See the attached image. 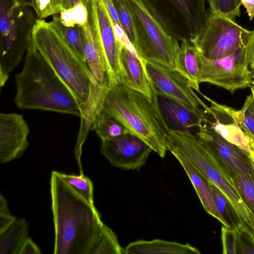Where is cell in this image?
<instances>
[{
  "mask_svg": "<svg viewBox=\"0 0 254 254\" xmlns=\"http://www.w3.org/2000/svg\"><path fill=\"white\" fill-rule=\"evenodd\" d=\"M50 193L55 230L54 254H89L104 224L99 213L57 171L51 174Z\"/></svg>",
  "mask_w": 254,
  "mask_h": 254,
  "instance_id": "6da1fadb",
  "label": "cell"
},
{
  "mask_svg": "<svg viewBox=\"0 0 254 254\" xmlns=\"http://www.w3.org/2000/svg\"><path fill=\"white\" fill-rule=\"evenodd\" d=\"M14 101L20 109L38 110L81 116L74 97L32 43L21 71L15 76Z\"/></svg>",
  "mask_w": 254,
  "mask_h": 254,
  "instance_id": "7a4b0ae2",
  "label": "cell"
},
{
  "mask_svg": "<svg viewBox=\"0 0 254 254\" xmlns=\"http://www.w3.org/2000/svg\"><path fill=\"white\" fill-rule=\"evenodd\" d=\"M32 43L72 94L81 113L89 97L90 73L85 59L67 41L60 16L53 15L49 21L38 18Z\"/></svg>",
  "mask_w": 254,
  "mask_h": 254,
  "instance_id": "3957f363",
  "label": "cell"
},
{
  "mask_svg": "<svg viewBox=\"0 0 254 254\" xmlns=\"http://www.w3.org/2000/svg\"><path fill=\"white\" fill-rule=\"evenodd\" d=\"M102 108L130 133L147 143L159 156L165 157L166 134L152 101L138 92L117 85L109 88Z\"/></svg>",
  "mask_w": 254,
  "mask_h": 254,
  "instance_id": "277c9868",
  "label": "cell"
},
{
  "mask_svg": "<svg viewBox=\"0 0 254 254\" xmlns=\"http://www.w3.org/2000/svg\"><path fill=\"white\" fill-rule=\"evenodd\" d=\"M166 141L178 148L208 181L232 204L243 223L254 236V215L244 202L233 179L224 170L196 134L187 130H171Z\"/></svg>",
  "mask_w": 254,
  "mask_h": 254,
  "instance_id": "5b68a950",
  "label": "cell"
},
{
  "mask_svg": "<svg viewBox=\"0 0 254 254\" xmlns=\"http://www.w3.org/2000/svg\"><path fill=\"white\" fill-rule=\"evenodd\" d=\"M0 86L20 63L32 41L33 28L38 19L34 9L15 0H0Z\"/></svg>",
  "mask_w": 254,
  "mask_h": 254,
  "instance_id": "8992f818",
  "label": "cell"
},
{
  "mask_svg": "<svg viewBox=\"0 0 254 254\" xmlns=\"http://www.w3.org/2000/svg\"><path fill=\"white\" fill-rule=\"evenodd\" d=\"M131 19L133 46L140 60L176 69L180 50L178 41L168 35L138 0H121Z\"/></svg>",
  "mask_w": 254,
  "mask_h": 254,
  "instance_id": "52a82bcc",
  "label": "cell"
},
{
  "mask_svg": "<svg viewBox=\"0 0 254 254\" xmlns=\"http://www.w3.org/2000/svg\"><path fill=\"white\" fill-rule=\"evenodd\" d=\"M165 31L177 41L192 44L205 27L207 0H138Z\"/></svg>",
  "mask_w": 254,
  "mask_h": 254,
  "instance_id": "ba28073f",
  "label": "cell"
},
{
  "mask_svg": "<svg viewBox=\"0 0 254 254\" xmlns=\"http://www.w3.org/2000/svg\"><path fill=\"white\" fill-rule=\"evenodd\" d=\"M251 33L235 20L209 12L205 27L192 45L203 57L219 59L244 48Z\"/></svg>",
  "mask_w": 254,
  "mask_h": 254,
  "instance_id": "9c48e42d",
  "label": "cell"
},
{
  "mask_svg": "<svg viewBox=\"0 0 254 254\" xmlns=\"http://www.w3.org/2000/svg\"><path fill=\"white\" fill-rule=\"evenodd\" d=\"M85 6L89 14V23L101 45L108 74L110 87L125 85L127 75L122 53L123 45L117 39L113 20L104 0H87Z\"/></svg>",
  "mask_w": 254,
  "mask_h": 254,
  "instance_id": "30bf717a",
  "label": "cell"
},
{
  "mask_svg": "<svg viewBox=\"0 0 254 254\" xmlns=\"http://www.w3.org/2000/svg\"><path fill=\"white\" fill-rule=\"evenodd\" d=\"M197 56L200 83H208L231 93L252 85L254 76L246 63L244 48L219 59H206L198 53Z\"/></svg>",
  "mask_w": 254,
  "mask_h": 254,
  "instance_id": "8fae6325",
  "label": "cell"
},
{
  "mask_svg": "<svg viewBox=\"0 0 254 254\" xmlns=\"http://www.w3.org/2000/svg\"><path fill=\"white\" fill-rule=\"evenodd\" d=\"M140 60L154 94L174 100L196 113L209 114L210 107L178 71L153 62Z\"/></svg>",
  "mask_w": 254,
  "mask_h": 254,
  "instance_id": "7c38bea8",
  "label": "cell"
},
{
  "mask_svg": "<svg viewBox=\"0 0 254 254\" xmlns=\"http://www.w3.org/2000/svg\"><path fill=\"white\" fill-rule=\"evenodd\" d=\"M198 129L195 134L232 179L239 175H254V162L249 153L226 140L206 124Z\"/></svg>",
  "mask_w": 254,
  "mask_h": 254,
  "instance_id": "4fadbf2b",
  "label": "cell"
},
{
  "mask_svg": "<svg viewBox=\"0 0 254 254\" xmlns=\"http://www.w3.org/2000/svg\"><path fill=\"white\" fill-rule=\"evenodd\" d=\"M80 27L83 39L84 59L91 75V86L87 108L92 111L100 109L110 88L103 51L89 22Z\"/></svg>",
  "mask_w": 254,
  "mask_h": 254,
  "instance_id": "5bb4252c",
  "label": "cell"
},
{
  "mask_svg": "<svg viewBox=\"0 0 254 254\" xmlns=\"http://www.w3.org/2000/svg\"><path fill=\"white\" fill-rule=\"evenodd\" d=\"M152 151L147 143L131 133L102 141L100 147L101 152L112 166L125 170L141 167Z\"/></svg>",
  "mask_w": 254,
  "mask_h": 254,
  "instance_id": "9a60e30c",
  "label": "cell"
},
{
  "mask_svg": "<svg viewBox=\"0 0 254 254\" xmlns=\"http://www.w3.org/2000/svg\"><path fill=\"white\" fill-rule=\"evenodd\" d=\"M29 128L23 116L15 113L0 114V162L19 157L29 146Z\"/></svg>",
  "mask_w": 254,
  "mask_h": 254,
  "instance_id": "2e32d148",
  "label": "cell"
},
{
  "mask_svg": "<svg viewBox=\"0 0 254 254\" xmlns=\"http://www.w3.org/2000/svg\"><path fill=\"white\" fill-rule=\"evenodd\" d=\"M152 101L166 134L171 130L190 131L207 123L205 113L194 112L170 98L153 94Z\"/></svg>",
  "mask_w": 254,
  "mask_h": 254,
  "instance_id": "e0dca14e",
  "label": "cell"
},
{
  "mask_svg": "<svg viewBox=\"0 0 254 254\" xmlns=\"http://www.w3.org/2000/svg\"><path fill=\"white\" fill-rule=\"evenodd\" d=\"M165 144L167 150L170 151L182 165L205 210L220 221L223 226L227 227L226 223L216 207L208 181L178 148L167 142H165Z\"/></svg>",
  "mask_w": 254,
  "mask_h": 254,
  "instance_id": "ac0fdd59",
  "label": "cell"
},
{
  "mask_svg": "<svg viewBox=\"0 0 254 254\" xmlns=\"http://www.w3.org/2000/svg\"><path fill=\"white\" fill-rule=\"evenodd\" d=\"M199 251L188 243L182 244L156 239L138 240L129 243L123 250L125 254H200Z\"/></svg>",
  "mask_w": 254,
  "mask_h": 254,
  "instance_id": "d6986e66",
  "label": "cell"
},
{
  "mask_svg": "<svg viewBox=\"0 0 254 254\" xmlns=\"http://www.w3.org/2000/svg\"><path fill=\"white\" fill-rule=\"evenodd\" d=\"M122 58L127 75L124 86L143 94L152 101L153 94L138 56L123 46Z\"/></svg>",
  "mask_w": 254,
  "mask_h": 254,
  "instance_id": "ffe728a7",
  "label": "cell"
},
{
  "mask_svg": "<svg viewBox=\"0 0 254 254\" xmlns=\"http://www.w3.org/2000/svg\"><path fill=\"white\" fill-rule=\"evenodd\" d=\"M199 64L195 47L189 41H181L178 54L176 70L187 78L192 88L199 93Z\"/></svg>",
  "mask_w": 254,
  "mask_h": 254,
  "instance_id": "44dd1931",
  "label": "cell"
},
{
  "mask_svg": "<svg viewBox=\"0 0 254 254\" xmlns=\"http://www.w3.org/2000/svg\"><path fill=\"white\" fill-rule=\"evenodd\" d=\"M220 106V105H219ZM214 122H210L209 127L230 143L250 153V137L242 129L238 123L230 116V121H222L212 115Z\"/></svg>",
  "mask_w": 254,
  "mask_h": 254,
  "instance_id": "7402d4cb",
  "label": "cell"
},
{
  "mask_svg": "<svg viewBox=\"0 0 254 254\" xmlns=\"http://www.w3.org/2000/svg\"><path fill=\"white\" fill-rule=\"evenodd\" d=\"M28 238V223L24 218L16 219L0 234V254H19L21 246Z\"/></svg>",
  "mask_w": 254,
  "mask_h": 254,
  "instance_id": "603a6c76",
  "label": "cell"
},
{
  "mask_svg": "<svg viewBox=\"0 0 254 254\" xmlns=\"http://www.w3.org/2000/svg\"><path fill=\"white\" fill-rule=\"evenodd\" d=\"M90 129L95 131L102 141L130 133L123 124L102 108L96 115Z\"/></svg>",
  "mask_w": 254,
  "mask_h": 254,
  "instance_id": "cb8c5ba5",
  "label": "cell"
},
{
  "mask_svg": "<svg viewBox=\"0 0 254 254\" xmlns=\"http://www.w3.org/2000/svg\"><path fill=\"white\" fill-rule=\"evenodd\" d=\"M220 107L242 129L254 140V96L248 95L242 108L236 110L230 107L219 104Z\"/></svg>",
  "mask_w": 254,
  "mask_h": 254,
  "instance_id": "d4e9b609",
  "label": "cell"
},
{
  "mask_svg": "<svg viewBox=\"0 0 254 254\" xmlns=\"http://www.w3.org/2000/svg\"><path fill=\"white\" fill-rule=\"evenodd\" d=\"M208 183L216 207L227 227L236 229L243 224L236 209L224 193L213 184L210 182Z\"/></svg>",
  "mask_w": 254,
  "mask_h": 254,
  "instance_id": "484cf974",
  "label": "cell"
},
{
  "mask_svg": "<svg viewBox=\"0 0 254 254\" xmlns=\"http://www.w3.org/2000/svg\"><path fill=\"white\" fill-rule=\"evenodd\" d=\"M124 249L113 230L104 224L101 226L89 254H122Z\"/></svg>",
  "mask_w": 254,
  "mask_h": 254,
  "instance_id": "4316f807",
  "label": "cell"
},
{
  "mask_svg": "<svg viewBox=\"0 0 254 254\" xmlns=\"http://www.w3.org/2000/svg\"><path fill=\"white\" fill-rule=\"evenodd\" d=\"M66 183L78 194L93 204V186L91 181L83 175H76L60 173Z\"/></svg>",
  "mask_w": 254,
  "mask_h": 254,
  "instance_id": "83f0119b",
  "label": "cell"
},
{
  "mask_svg": "<svg viewBox=\"0 0 254 254\" xmlns=\"http://www.w3.org/2000/svg\"><path fill=\"white\" fill-rule=\"evenodd\" d=\"M71 7L70 0H35L34 10L38 19H44Z\"/></svg>",
  "mask_w": 254,
  "mask_h": 254,
  "instance_id": "f1b7e54d",
  "label": "cell"
},
{
  "mask_svg": "<svg viewBox=\"0 0 254 254\" xmlns=\"http://www.w3.org/2000/svg\"><path fill=\"white\" fill-rule=\"evenodd\" d=\"M233 179L244 202L254 215V175H239Z\"/></svg>",
  "mask_w": 254,
  "mask_h": 254,
  "instance_id": "f546056e",
  "label": "cell"
},
{
  "mask_svg": "<svg viewBox=\"0 0 254 254\" xmlns=\"http://www.w3.org/2000/svg\"><path fill=\"white\" fill-rule=\"evenodd\" d=\"M209 5V12L235 19L240 15V0H207Z\"/></svg>",
  "mask_w": 254,
  "mask_h": 254,
  "instance_id": "4dcf8cb0",
  "label": "cell"
},
{
  "mask_svg": "<svg viewBox=\"0 0 254 254\" xmlns=\"http://www.w3.org/2000/svg\"><path fill=\"white\" fill-rule=\"evenodd\" d=\"M237 254H254V236L244 224L235 229Z\"/></svg>",
  "mask_w": 254,
  "mask_h": 254,
  "instance_id": "1f68e13d",
  "label": "cell"
},
{
  "mask_svg": "<svg viewBox=\"0 0 254 254\" xmlns=\"http://www.w3.org/2000/svg\"><path fill=\"white\" fill-rule=\"evenodd\" d=\"M121 27L133 46L135 35L130 15L121 0H113Z\"/></svg>",
  "mask_w": 254,
  "mask_h": 254,
  "instance_id": "d6a6232c",
  "label": "cell"
},
{
  "mask_svg": "<svg viewBox=\"0 0 254 254\" xmlns=\"http://www.w3.org/2000/svg\"><path fill=\"white\" fill-rule=\"evenodd\" d=\"M63 30L67 41L74 50L84 59L83 39L80 27L77 25L73 27L63 26Z\"/></svg>",
  "mask_w": 254,
  "mask_h": 254,
  "instance_id": "836d02e7",
  "label": "cell"
},
{
  "mask_svg": "<svg viewBox=\"0 0 254 254\" xmlns=\"http://www.w3.org/2000/svg\"><path fill=\"white\" fill-rule=\"evenodd\" d=\"M221 239L223 254H237L235 229L223 226L221 228Z\"/></svg>",
  "mask_w": 254,
  "mask_h": 254,
  "instance_id": "e575fe53",
  "label": "cell"
},
{
  "mask_svg": "<svg viewBox=\"0 0 254 254\" xmlns=\"http://www.w3.org/2000/svg\"><path fill=\"white\" fill-rule=\"evenodd\" d=\"M9 212L8 203L5 197L0 195V234L5 231L16 220Z\"/></svg>",
  "mask_w": 254,
  "mask_h": 254,
  "instance_id": "d590c367",
  "label": "cell"
},
{
  "mask_svg": "<svg viewBox=\"0 0 254 254\" xmlns=\"http://www.w3.org/2000/svg\"><path fill=\"white\" fill-rule=\"evenodd\" d=\"M73 22L75 25L81 26L87 23L89 14L86 6L79 2L70 8Z\"/></svg>",
  "mask_w": 254,
  "mask_h": 254,
  "instance_id": "8d00e7d4",
  "label": "cell"
},
{
  "mask_svg": "<svg viewBox=\"0 0 254 254\" xmlns=\"http://www.w3.org/2000/svg\"><path fill=\"white\" fill-rule=\"evenodd\" d=\"M246 63L254 76V30L251 31L250 37L244 48Z\"/></svg>",
  "mask_w": 254,
  "mask_h": 254,
  "instance_id": "74e56055",
  "label": "cell"
},
{
  "mask_svg": "<svg viewBox=\"0 0 254 254\" xmlns=\"http://www.w3.org/2000/svg\"><path fill=\"white\" fill-rule=\"evenodd\" d=\"M41 251L36 244L28 238L21 246L19 254H40Z\"/></svg>",
  "mask_w": 254,
  "mask_h": 254,
  "instance_id": "f35d334b",
  "label": "cell"
},
{
  "mask_svg": "<svg viewBox=\"0 0 254 254\" xmlns=\"http://www.w3.org/2000/svg\"><path fill=\"white\" fill-rule=\"evenodd\" d=\"M60 18L64 26L73 27L75 26L72 20L70 8L63 9L60 13Z\"/></svg>",
  "mask_w": 254,
  "mask_h": 254,
  "instance_id": "ab89813d",
  "label": "cell"
},
{
  "mask_svg": "<svg viewBox=\"0 0 254 254\" xmlns=\"http://www.w3.org/2000/svg\"><path fill=\"white\" fill-rule=\"evenodd\" d=\"M247 12L250 20H252L254 17V0H240Z\"/></svg>",
  "mask_w": 254,
  "mask_h": 254,
  "instance_id": "60d3db41",
  "label": "cell"
},
{
  "mask_svg": "<svg viewBox=\"0 0 254 254\" xmlns=\"http://www.w3.org/2000/svg\"><path fill=\"white\" fill-rule=\"evenodd\" d=\"M104 0L106 3L109 11L114 22L121 26L118 16L114 4L113 0Z\"/></svg>",
  "mask_w": 254,
  "mask_h": 254,
  "instance_id": "b9f144b4",
  "label": "cell"
},
{
  "mask_svg": "<svg viewBox=\"0 0 254 254\" xmlns=\"http://www.w3.org/2000/svg\"><path fill=\"white\" fill-rule=\"evenodd\" d=\"M18 3L23 5L29 6L32 7L33 9L35 7V0H15Z\"/></svg>",
  "mask_w": 254,
  "mask_h": 254,
  "instance_id": "7bdbcfd3",
  "label": "cell"
},
{
  "mask_svg": "<svg viewBox=\"0 0 254 254\" xmlns=\"http://www.w3.org/2000/svg\"><path fill=\"white\" fill-rule=\"evenodd\" d=\"M250 137V136H249ZM250 155L254 162V140L250 137Z\"/></svg>",
  "mask_w": 254,
  "mask_h": 254,
  "instance_id": "ee69618b",
  "label": "cell"
},
{
  "mask_svg": "<svg viewBox=\"0 0 254 254\" xmlns=\"http://www.w3.org/2000/svg\"><path fill=\"white\" fill-rule=\"evenodd\" d=\"M251 88L252 94L254 96V85H252L251 87Z\"/></svg>",
  "mask_w": 254,
  "mask_h": 254,
  "instance_id": "f6af8a7d",
  "label": "cell"
},
{
  "mask_svg": "<svg viewBox=\"0 0 254 254\" xmlns=\"http://www.w3.org/2000/svg\"><path fill=\"white\" fill-rule=\"evenodd\" d=\"M252 85H254V80H253Z\"/></svg>",
  "mask_w": 254,
  "mask_h": 254,
  "instance_id": "bcb514c9",
  "label": "cell"
}]
</instances>
